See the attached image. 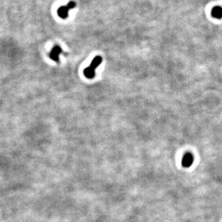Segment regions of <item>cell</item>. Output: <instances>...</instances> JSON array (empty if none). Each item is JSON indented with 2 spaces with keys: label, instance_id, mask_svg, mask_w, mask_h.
Returning <instances> with one entry per match:
<instances>
[{
  "label": "cell",
  "instance_id": "cell-1",
  "mask_svg": "<svg viewBox=\"0 0 222 222\" xmlns=\"http://www.w3.org/2000/svg\"><path fill=\"white\" fill-rule=\"evenodd\" d=\"M102 59L101 56H98L94 57L89 67L84 70V74L87 79H93L94 77L95 70L98 67V66H100V63H102Z\"/></svg>",
  "mask_w": 222,
  "mask_h": 222
},
{
  "label": "cell",
  "instance_id": "cell-2",
  "mask_svg": "<svg viewBox=\"0 0 222 222\" xmlns=\"http://www.w3.org/2000/svg\"><path fill=\"white\" fill-rule=\"evenodd\" d=\"M76 7V3L74 1H70L66 6H61L57 10V14L61 18L66 19L69 15V11Z\"/></svg>",
  "mask_w": 222,
  "mask_h": 222
},
{
  "label": "cell",
  "instance_id": "cell-3",
  "mask_svg": "<svg viewBox=\"0 0 222 222\" xmlns=\"http://www.w3.org/2000/svg\"><path fill=\"white\" fill-rule=\"evenodd\" d=\"M61 53H62L61 48L59 46L56 45L52 48L51 51H50L49 54V57L54 61L59 62V56H60Z\"/></svg>",
  "mask_w": 222,
  "mask_h": 222
},
{
  "label": "cell",
  "instance_id": "cell-4",
  "mask_svg": "<svg viewBox=\"0 0 222 222\" xmlns=\"http://www.w3.org/2000/svg\"><path fill=\"white\" fill-rule=\"evenodd\" d=\"M194 161V157L191 153H186L182 160V165L184 168H190Z\"/></svg>",
  "mask_w": 222,
  "mask_h": 222
},
{
  "label": "cell",
  "instance_id": "cell-5",
  "mask_svg": "<svg viewBox=\"0 0 222 222\" xmlns=\"http://www.w3.org/2000/svg\"><path fill=\"white\" fill-rule=\"evenodd\" d=\"M211 15L216 19L222 18V7L219 6L214 7L211 10Z\"/></svg>",
  "mask_w": 222,
  "mask_h": 222
}]
</instances>
